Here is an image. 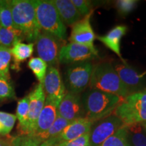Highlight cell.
Listing matches in <instances>:
<instances>
[{"mask_svg": "<svg viewBox=\"0 0 146 146\" xmlns=\"http://www.w3.org/2000/svg\"><path fill=\"white\" fill-rule=\"evenodd\" d=\"M124 99L116 95L91 89L82 98L85 118L93 123L114 112Z\"/></svg>", "mask_w": 146, "mask_h": 146, "instance_id": "1", "label": "cell"}, {"mask_svg": "<svg viewBox=\"0 0 146 146\" xmlns=\"http://www.w3.org/2000/svg\"><path fill=\"white\" fill-rule=\"evenodd\" d=\"M10 5L15 29L23 33L25 39L35 41L41 30L36 20L34 0H12Z\"/></svg>", "mask_w": 146, "mask_h": 146, "instance_id": "2", "label": "cell"}, {"mask_svg": "<svg viewBox=\"0 0 146 146\" xmlns=\"http://www.w3.org/2000/svg\"><path fill=\"white\" fill-rule=\"evenodd\" d=\"M89 86L91 89L116 95L123 99L130 94L114 67L108 62L94 66Z\"/></svg>", "mask_w": 146, "mask_h": 146, "instance_id": "3", "label": "cell"}, {"mask_svg": "<svg viewBox=\"0 0 146 146\" xmlns=\"http://www.w3.org/2000/svg\"><path fill=\"white\" fill-rule=\"evenodd\" d=\"M36 17L41 31L52 35L60 41L66 39V25L60 18L52 1L35 0Z\"/></svg>", "mask_w": 146, "mask_h": 146, "instance_id": "4", "label": "cell"}, {"mask_svg": "<svg viewBox=\"0 0 146 146\" xmlns=\"http://www.w3.org/2000/svg\"><path fill=\"white\" fill-rule=\"evenodd\" d=\"M114 114L125 125L146 123V92L133 93L124 99Z\"/></svg>", "mask_w": 146, "mask_h": 146, "instance_id": "5", "label": "cell"}, {"mask_svg": "<svg viewBox=\"0 0 146 146\" xmlns=\"http://www.w3.org/2000/svg\"><path fill=\"white\" fill-rule=\"evenodd\" d=\"M94 65L90 62L69 64L64 73V82L68 92L79 94L90 83Z\"/></svg>", "mask_w": 146, "mask_h": 146, "instance_id": "6", "label": "cell"}, {"mask_svg": "<svg viewBox=\"0 0 146 146\" xmlns=\"http://www.w3.org/2000/svg\"><path fill=\"white\" fill-rule=\"evenodd\" d=\"M122 120L114 113L93 123L89 133L90 146H98L123 127Z\"/></svg>", "mask_w": 146, "mask_h": 146, "instance_id": "7", "label": "cell"}, {"mask_svg": "<svg viewBox=\"0 0 146 146\" xmlns=\"http://www.w3.org/2000/svg\"><path fill=\"white\" fill-rule=\"evenodd\" d=\"M60 40L52 35L41 31L36 39V52L39 56L50 67L57 68L59 63Z\"/></svg>", "mask_w": 146, "mask_h": 146, "instance_id": "8", "label": "cell"}, {"mask_svg": "<svg viewBox=\"0 0 146 146\" xmlns=\"http://www.w3.org/2000/svg\"><path fill=\"white\" fill-rule=\"evenodd\" d=\"M98 58V51L96 47L72 43L63 45L59 52V62L66 64L86 62Z\"/></svg>", "mask_w": 146, "mask_h": 146, "instance_id": "9", "label": "cell"}, {"mask_svg": "<svg viewBox=\"0 0 146 146\" xmlns=\"http://www.w3.org/2000/svg\"><path fill=\"white\" fill-rule=\"evenodd\" d=\"M93 123L86 118H81L71 122L59 135L44 141L48 146H57L62 142L72 141L80 137L90 133Z\"/></svg>", "mask_w": 146, "mask_h": 146, "instance_id": "10", "label": "cell"}, {"mask_svg": "<svg viewBox=\"0 0 146 146\" xmlns=\"http://www.w3.org/2000/svg\"><path fill=\"white\" fill-rule=\"evenodd\" d=\"M58 115L70 123L85 118V110L80 95L67 91L58 105Z\"/></svg>", "mask_w": 146, "mask_h": 146, "instance_id": "11", "label": "cell"}, {"mask_svg": "<svg viewBox=\"0 0 146 146\" xmlns=\"http://www.w3.org/2000/svg\"><path fill=\"white\" fill-rule=\"evenodd\" d=\"M29 112L25 135H31L34 133L38 118L44 106L46 95L43 83H39L33 91L29 94Z\"/></svg>", "mask_w": 146, "mask_h": 146, "instance_id": "12", "label": "cell"}, {"mask_svg": "<svg viewBox=\"0 0 146 146\" xmlns=\"http://www.w3.org/2000/svg\"><path fill=\"white\" fill-rule=\"evenodd\" d=\"M46 97L58 102H61L66 94L64 83L62 79L60 72L56 67H49L43 83Z\"/></svg>", "mask_w": 146, "mask_h": 146, "instance_id": "13", "label": "cell"}, {"mask_svg": "<svg viewBox=\"0 0 146 146\" xmlns=\"http://www.w3.org/2000/svg\"><path fill=\"white\" fill-rule=\"evenodd\" d=\"M92 13L93 12L72 25V31L69 38L70 42L85 45L93 48L95 47L94 42L96 39V35L90 23Z\"/></svg>", "mask_w": 146, "mask_h": 146, "instance_id": "14", "label": "cell"}, {"mask_svg": "<svg viewBox=\"0 0 146 146\" xmlns=\"http://www.w3.org/2000/svg\"><path fill=\"white\" fill-rule=\"evenodd\" d=\"M114 69L130 94L137 92V91L143 86L145 73H139L125 62L116 64Z\"/></svg>", "mask_w": 146, "mask_h": 146, "instance_id": "15", "label": "cell"}, {"mask_svg": "<svg viewBox=\"0 0 146 146\" xmlns=\"http://www.w3.org/2000/svg\"><path fill=\"white\" fill-rule=\"evenodd\" d=\"M59 102L46 97L45 104L40 113L34 133L31 135H36L46 132L53 125L58 116Z\"/></svg>", "mask_w": 146, "mask_h": 146, "instance_id": "16", "label": "cell"}, {"mask_svg": "<svg viewBox=\"0 0 146 146\" xmlns=\"http://www.w3.org/2000/svg\"><path fill=\"white\" fill-rule=\"evenodd\" d=\"M60 18L64 25L71 26L81 20L82 16L70 0H52Z\"/></svg>", "mask_w": 146, "mask_h": 146, "instance_id": "17", "label": "cell"}, {"mask_svg": "<svg viewBox=\"0 0 146 146\" xmlns=\"http://www.w3.org/2000/svg\"><path fill=\"white\" fill-rule=\"evenodd\" d=\"M127 31L125 25H118L104 36H98L97 39L104 43L108 48L114 52L120 59L123 60L120 53V41Z\"/></svg>", "mask_w": 146, "mask_h": 146, "instance_id": "18", "label": "cell"}, {"mask_svg": "<svg viewBox=\"0 0 146 146\" xmlns=\"http://www.w3.org/2000/svg\"><path fill=\"white\" fill-rule=\"evenodd\" d=\"M33 43H24L17 42L10 48L12 57L14 58V68H19L20 64L32 56L33 53Z\"/></svg>", "mask_w": 146, "mask_h": 146, "instance_id": "19", "label": "cell"}, {"mask_svg": "<svg viewBox=\"0 0 146 146\" xmlns=\"http://www.w3.org/2000/svg\"><path fill=\"white\" fill-rule=\"evenodd\" d=\"M125 126L131 146H146V134L143 124L135 123Z\"/></svg>", "mask_w": 146, "mask_h": 146, "instance_id": "20", "label": "cell"}, {"mask_svg": "<svg viewBox=\"0 0 146 146\" xmlns=\"http://www.w3.org/2000/svg\"><path fill=\"white\" fill-rule=\"evenodd\" d=\"M70 123V122L58 115L57 118L46 132L33 136L35 137L39 141L43 143V142L52 139H54L56 137L59 135L60 133L64 129V128L66 127Z\"/></svg>", "mask_w": 146, "mask_h": 146, "instance_id": "21", "label": "cell"}, {"mask_svg": "<svg viewBox=\"0 0 146 146\" xmlns=\"http://www.w3.org/2000/svg\"><path fill=\"white\" fill-rule=\"evenodd\" d=\"M25 39L23 33L17 29H9L0 27V46L12 48L17 43Z\"/></svg>", "mask_w": 146, "mask_h": 146, "instance_id": "22", "label": "cell"}, {"mask_svg": "<svg viewBox=\"0 0 146 146\" xmlns=\"http://www.w3.org/2000/svg\"><path fill=\"white\" fill-rule=\"evenodd\" d=\"M29 112V98L27 96L18 102L16 108V118L18 120V129L22 136L25 135L28 121Z\"/></svg>", "mask_w": 146, "mask_h": 146, "instance_id": "23", "label": "cell"}, {"mask_svg": "<svg viewBox=\"0 0 146 146\" xmlns=\"http://www.w3.org/2000/svg\"><path fill=\"white\" fill-rule=\"evenodd\" d=\"M98 146H131L127 138V132L125 126L115 132Z\"/></svg>", "mask_w": 146, "mask_h": 146, "instance_id": "24", "label": "cell"}, {"mask_svg": "<svg viewBox=\"0 0 146 146\" xmlns=\"http://www.w3.org/2000/svg\"><path fill=\"white\" fill-rule=\"evenodd\" d=\"M0 21L2 27L9 29H16L12 20L10 1H0Z\"/></svg>", "mask_w": 146, "mask_h": 146, "instance_id": "25", "label": "cell"}, {"mask_svg": "<svg viewBox=\"0 0 146 146\" xmlns=\"http://www.w3.org/2000/svg\"><path fill=\"white\" fill-rule=\"evenodd\" d=\"M28 66L35 75L39 83H43L47 70V64L39 57L32 58L28 62Z\"/></svg>", "mask_w": 146, "mask_h": 146, "instance_id": "26", "label": "cell"}, {"mask_svg": "<svg viewBox=\"0 0 146 146\" xmlns=\"http://www.w3.org/2000/svg\"><path fill=\"white\" fill-rule=\"evenodd\" d=\"M12 59L10 49L0 46V76L10 80V66Z\"/></svg>", "mask_w": 146, "mask_h": 146, "instance_id": "27", "label": "cell"}, {"mask_svg": "<svg viewBox=\"0 0 146 146\" xmlns=\"http://www.w3.org/2000/svg\"><path fill=\"white\" fill-rule=\"evenodd\" d=\"M16 120V115L0 111V127L1 129V135H5L10 133L13 129Z\"/></svg>", "mask_w": 146, "mask_h": 146, "instance_id": "28", "label": "cell"}, {"mask_svg": "<svg viewBox=\"0 0 146 146\" xmlns=\"http://www.w3.org/2000/svg\"><path fill=\"white\" fill-rule=\"evenodd\" d=\"M15 98V91L10 80L0 76V100Z\"/></svg>", "mask_w": 146, "mask_h": 146, "instance_id": "29", "label": "cell"}, {"mask_svg": "<svg viewBox=\"0 0 146 146\" xmlns=\"http://www.w3.org/2000/svg\"><path fill=\"white\" fill-rule=\"evenodd\" d=\"M72 2L74 4L76 10L79 12L81 16H86L93 12L92 3L90 1L86 0H72Z\"/></svg>", "mask_w": 146, "mask_h": 146, "instance_id": "30", "label": "cell"}, {"mask_svg": "<svg viewBox=\"0 0 146 146\" xmlns=\"http://www.w3.org/2000/svg\"><path fill=\"white\" fill-rule=\"evenodd\" d=\"M137 1L135 0H120L116 2V8L122 15H127L135 8Z\"/></svg>", "mask_w": 146, "mask_h": 146, "instance_id": "31", "label": "cell"}, {"mask_svg": "<svg viewBox=\"0 0 146 146\" xmlns=\"http://www.w3.org/2000/svg\"><path fill=\"white\" fill-rule=\"evenodd\" d=\"M57 146H90L89 133L83 135L72 141L62 142Z\"/></svg>", "mask_w": 146, "mask_h": 146, "instance_id": "32", "label": "cell"}, {"mask_svg": "<svg viewBox=\"0 0 146 146\" xmlns=\"http://www.w3.org/2000/svg\"><path fill=\"white\" fill-rule=\"evenodd\" d=\"M0 146H12V143L5 140L0 139Z\"/></svg>", "mask_w": 146, "mask_h": 146, "instance_id": "33", "label": "cell"}, {"mask_svg": "<svg viewBox=\"0 0 146 146\" xmlns=\"http://www.w3.org/2000/svg\"><path fill=\"white\" fill-rule=\"evenodd\" d=\"M143 125L144 128H145V129L146 130V123H143Z\"/></svg>", "mask_w": 146, "mask_h": 146, "instance_id": "34", "label": "cell"}, {"mask_svg": "<svg viewBox=\"0 0 146 146\" xmlns=\"http://www.w3.org/2000/svg\"><path fill=\"white\" fill-rule=\"evenodd\" d=\"M0 135H1V127H0Z\"/></svg>", "mask_w": 146, "mask_h": 146, "instance_id": "35", "label": "cell"}, {"mask_svg": "<svg viewBox=\"0 0 146 146\" xmlns=\"http://www.w3.org/2000/svg\"><path fill=\"white\" fill-rule=\"evenodd\" d=\"M1 21H0V27H1Z\"/></svg>", "mask_w": 146, "mask_h": 146, "instance_id": "36", "label": "cell"}, {"mask_svg": "<svg viewBox=\"0 0 146 146\" xmlns=\"http://www.w3.org/2000/svg\"><path fill=\"white\" fill-rule=\"evenodd\" d=\"M143 91H145V92H146V89H145V90H144Z\"/></svg>", "mask_w": 146, "mask_h": 146, "instance_id": "37", "label": "cell"}]
</instances>
